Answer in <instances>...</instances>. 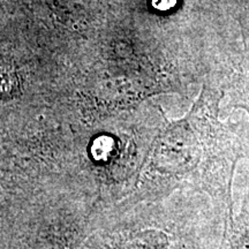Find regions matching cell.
<instances>
[{"label":"cell","instance_id":"cell-3","mask_svg":"<svg viewBox=\"0 0 249 249\" xmlns=\"http://www.w3.org/2000/svg\"><path fill=\"white\" fill-rule=\"evenodd\" d=\"M232 105L236 108H242V110H245L248 113L249 117V75L247 83L245 85L242 91L239 92V95L236 96Z\"/></svg>","mask_w":249,"mask_h":249},{"label":"cell","instance_id":"cell-2","mask_svg":"<svg viewBox=\"0 0 249 249\" xmlns=\"http://www.w3.org/2000/svg\"><path fill=\"white\" fill-rule=\"evenodd\" d=\"M18 91L20 85L13 62L0 55V99L14 98Z\"/></svg>","mask_w":249,"mask_h":249},{"label":"cell","instance_id":"cell-1","mask_svg":"<svg viewBox=\"0 0 249 249\" xmlns=\"http://www.w3.org/2000/svg\"><path fill=\"white\" fill-rule=\"evenodd\" d=\"M218 249H249V183L240 210L234 213V203L227 208Z\"/></svg>","mask_w":249,"mask_h":249},{"label":"cell","instance_id":"cell-4","mask_svg":"<svg viewBox=\"0 0 249 249\" xmlns=\"http://www.w3.org/2000/svg\"><path fill=\"white\" fill-rule=\"evenodd\" d=\"M180 0H152V4L158 9H170L176 6Z\"/></svg>","mask_w":249,"mask_h":249}]
</instances>
